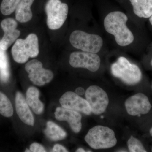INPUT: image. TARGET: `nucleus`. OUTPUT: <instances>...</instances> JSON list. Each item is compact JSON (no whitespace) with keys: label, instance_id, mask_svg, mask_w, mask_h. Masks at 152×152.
<instances>
[{"label":"nucleus","instance_id":"9d476101","mask_svg":"<svg viewBox=\"0 0 152 152\" xmlns=\"http://www.w3.org/2000/svg\"><path fill=\"white\" fill-rule=\"evenodd\" d=\"M125 106L128 113L133 116L146 115L151 111L152 107L148 96L140 93L127 99Z\"/></svg>","mask_w":152,"mask_h":152},{"label":"nucleus","instance_id":"c756f323","mask_svg":"<svg viewBox=\"0 0 152 152\" xmlns=\"http://www.w3.org/2000/svg\"><path fill=\"white\" fill-rule=\"evenodd\" d=\"M151 65L152 66V59L151 61Z\"/></svg>","mask_w":152,"mask_h":152},{"label":"nucleus","instance_id":"2eb2a0df","mask_svg":"<svg viewBox=\"0 0 152 152\" xmlns=\"http://www.w3.org/2000/svg\"><path fill=\"white\" fill-rule=\"evenodd\" d=\"M34 0H21L15 10L17 20L21 23L29 21L33 17L31 7Z\"/></svg>","mask_w":152,"mask_h":152},{"label":"nucleus","instance_id":"ddd939ff","mask_svg":"<svg viewBox=\"0 0 152 152\" xmlns=\"http://www.w3.org/2000/svg\"><path fill=\"white\" fill-rule=\"evenodd\" d=\"M55 117L59 121L68 122L72 130L79 133L82 129V115L78 112L64 107H58L55 113Z\"/></svg>","mask_w":152,"mask_h":152},{"label":"nucleus","instance_id":"4be33fe9","mask_svg":"<svg viewBox=\"0 0 152 152\" xmlns=\"http://www.w3.org/2000/svg\"><path fill=\"white\" fill-rule=\"evenodd\" d=\"M127 145L130 152H146L145 148L141 142L133 136H131L127 142Z\"/></svg>","mask_w":152,"mask_h":152},{"label":"nucleus","instance_id":"6e6552de","mask_svg":"<svg viewBox=\"0 0 152 152\" xmlns=\"http://www.w3.org/2000/svg\"><path fill=\"white\" fill-rule=\"evenodd\" d=\"M69 64L74 68H85L91 72H96L100 66L101 59L94 53L75 52L70 56Z\"/></svg>","mask_w":152,"mask_h":152},{"label":"nucleus","instance_id":"a211bd4d","mask_svg":"<svg viewBox=\"0 0 152 152\" xmlns=\"http://www.w3.org/2000/svg\"><path fill=\"white\" fill-rule=\"evenodd\" d=\"M44 132L48 138L55 141L62 140L67 136L66 133L64 130L51 121L47 123L46 129L44 131Z\"/></svg>","mask_w":152,"mask_h":152},{"label":"nucleus","instance_id":"f257e3e1","mask_svg":"<svg viewBox=\"0 0 152 152\" xmlns=\"http://www.w3.org/2000/svg\"><path fill=\"white\" fill-rule=\"evenodd\" d=\"M128 20L126 15L120 11L110 13L104 20L106 31L115 37L117 43L121 46L129 45L134 39L133 33L126 24Z\"/></svg>","mask_w":152,"mask_h":152},{"label":"nucleus","instance_id":"c85d7f7f","mask_svg":"<svg viewBox=\"0 0 152 152\" xmlns=\"http://www.w3.org/2000/svg\"><path fill=\"white\" fill-rule=\"evenodd\" d=\"M25 152H31V150H28V149H26V151H25Z\"/></svg>","mask_w":152,"mask_h":152},{"label":"nucleus","instance_id":"5701e85b","mask_svg":"<svg viewBox=\"0 0 152 152\" xmlns=\"http://www.w3.org/2000/svg\"><path fill=\"white\" fill-rule=\"evenodd\" d=\"M30 150L33 152H46L44 147L38 143H34L30 146Z\"/></svg>","mask_w":152,"mask_h":152},{"label":"nucleus","instance_id":"20e7f679","mask_svg":"<svg viewBox=\"0 0 152 152\" xmlns=\"http://www.w3.org/2000/svg\"><path fill=\"white\" fill-rule=\"evenodd\" d=\"M112 73L126 84L134 85L142 78L141 71L137 65L132 64L125 57L121 56L112 65Z\"/></svg>","mask_w":152,"mask_h":152},{"label":"nucleus","instance_id":"0eeeda50","mask_svg":"<svg viewBox=\"0 0 152 152\" xmlns=\"http://www.w3.org/2000/svg\"><path fill=\"white\" fill-rule=\"evenodd\" d=\"M85 96L93 113L100 115L105 111L109 100L107 94L103 89L97 86H91L86 91Z\"/></svg>","mask_w":152,"mask_h":152},{"label":"nucleus","instance_id":"f03ea898","mask_svg":"<svg viewBox=\"0 0 152 152\" xmlns=\"http://www.w3.org/2000/svg\"><path fill=\"white\" fill-rule=\"evenodd\" d=\"M85 140L92 148L95 150L113 148L117 143L114 131L102 126L91 128L85 137Z\"/></svg>","mask_w":152,"mask_h":152},{"label":"nucleus","instance_id":"f3484780","mask_svg":"<svg viewBox=\"0 0 152 152\" xmlns=\"http://www.w3.org/2000/svg\"><path fill=\"white\" fill-rule=\"evenodd\" d=\"M134 13L140 18H148L152 15V0H129Z\"/></svg>","mask_w":152,"mask_h":152},{"label":"nucleus","instance_id":"dca6fc26","mask_svg":"<svg viewBox=\"0 0 152 152\" xmlns=\"http://www.w3.org/2000/svg\"><path fill=\"white\" fill-rule=\"evenodd\" d=\"M40 92L35 87H30L26 92L27 102L37 115H40L44 111V104L39 99Z\"/></svg>","mask_w":152,"mask_h":152},{"label":"nucleus","instance_id":"39448f33","mask_svg":"<svg viewBox=\"0 0 152 152\" xmlns=\"http://www.w3.org/2000/svg\"><path fill=\"white\" fill-rule=\"evenodd\" d=\"M71 45L83 51L96 53L100 51L103 41L100 36L76 30L70 36Z\"/></svg>","mask_w":152,"mask_h":152},{"label":"nucleus","instance_id":"7ed1b4c3","mask_svg":"<svg viewBox=\"0 0 152 152\" xmlns=\"http://www.w3.org/2000/svg\"><path fill=\"white\" fill-rule=\"evenodd\" d=\"M39 52V40L34 34H30L25 39H17L12 49L13 58L19 64L26 62L30 57L37 56Z\"/></svg>","mask_w":152,"mask_h":152},{"label":"nucleus","instance_id":"b1692460","mask_svg":"<svg viewBox=\"0 0 152 152\" xmlns=\"http://www.w3.org/2000/svg\"><path fill=\"white\" fill-rule=\"evenodd\" d=\"M53 152H67V150L65 147L59 144L55 145L53 148Z\"/></svg>","mask_w":152,"mask_h":152},{"label":"nucleus","instance_id":"cd10ccee","mask_svg":"<svg viewBox=\"0 0 152 152\" xmlns=\"http://www.w3.org/2000/svg\"><path fill=\"white\" fill-rule=\"evenodd\" d=\"M150 135L152 137V127L151 128V129L150 130Z\"/></svg>","mask_w":152,"mask_h":152},{"label":"nucleus","instance_id":"9b49d317","mask_svg":"<svg viewBox=\"0 0 152 152\" xmlns=\"http://www.w3.org/2000/svg\"><path fill=\"white\" fill-rule=\"evenodd\" d=\"M60 103L63 107L80 112L86 115H90L92 113L86 100L73 92L64 93L60 98Z\"/></svg>","mask_w":152,"mask_h":152},{"label":"nucleus","instance_id":"bb28decb","mask_svg":"<svg viewBox=\"0 0 152 152\" xmlns=\"http://www.w3.org/2000/svg\"><path fill=\"white\" fill-rule=\"evenodd\" d=\"M149 21L150 23H151V24L152 26V15L150 18Z\"/></svg>","mask_w":152,"mask_h":152},{"label":"nucleus","instance_id":"393cba45","mask_svg":"<svg viewBox=\"0 0 152 152\" xmlns=\"http://www.w3.org/2000/svg\"><path fill=\"white\" fill-rule=\"evenodd\" d=\"M75 93L77 94L79 96H83L85 94V92L84 89L82 87H79L77 88L75 90Z\"/></svg>","mask_w":152,"mask_h":152},{"label":"nucleus","instance_id":"4468645a","mask_svg":"<svg viewBox=\"0 0 152 152\" xmlns=\"http://www.w3.org/2000/svg\"><path fill=\"white\" fill-rule=\"evenodd\" d=\"M15 107L20 119L26 124L34 126V118L26 100L21 93L18 92L15 97Z\"/></svg>","mask_w":152,"mask_h":152},{"label":"nucleus","instance_id":"1a4fd4ad","mask_svg":"<svg viewBox=\"0 0 152 152\" xmlns=\"http://www.w3.org/2000/svg\"><path fill=\"white\" fill-rule=\"evenodd\" d=\"M30 80L36 86H44L51 81L54 75L51 71L43 68V64L37 59L31 60L25 66Z\"/></svg>","mask_w":152,"mask_h":152},{"label":"nucleus","instance_id":"423d86ee","mask_svg":"<svg viewBox=\"0 0 152 152\" xmlns=\"http://www.w3.org/2000/svg\"><path fill=\"white\" fill-rule=\"evenodd\" d=\"M69 7L61 0H48L45 6L47 23L50 29L56 30L61 27L67 18Z\"/></svg>","mask_w":152,"mask_h":152},{"label":"nucleus","instance_id":"a878e982","mask_svg":"<svg viewBox=\"0 0 152 152\" xmlns=\"http://www.w3.org/2000/svg\"><path fill=\"white\" fill-rule=\"evenodd\" d=\"M76 152H86L85 150H84L82 148H80L78 149L77 150Z\"/></svg>","mask_w":152,"mask_h":152},{"label":"nucleus","instance_id":"6ab92c4d","mask_svg":"<svg viewBox=\"0 0 152 152\" xmlns=\"http://www.w3.org/2000/svg\"><path fill=\"white\" fill-rule=\"evenodd\" d=\"M13 108L11 101L6 95L0 91V114L9 118L13 115Z\"/></svg>","mask_w":152,"mask_h":152},{"label":"nucleus","instance_id":"412c9836","mask_svg":"<svg viewBox=\"0 0 152 152\" xmlns=\"http://www.w3.org/2000/svg\"><path fill=\"white\" fill-rule=\"evenodd\" d=\"M5 51L0 48V76L5 81L9 77L8 64Z\"/></svg>","mask_w":152,"mask_h":152},{"label":"nucleus","instance_id":"f8f14e48","mask_svg":"<svg viewBox=\"0 0 152 152\" xmlns=\"http://www.w3.org/2000/svg\"><path fill=\"white\" fill-rule=\"evenodd\" d=\"M1 26L4 34L0 41V48L3 50L6 51L17 40L20 35V31L17 29V22L11 18L4 19Z\"/></svg>","mask_w":152,"mask_h":152},{"label":"nucleus","instance_id":"aec40b11","mask_svg":"<svg viewBox=\"0 0 152 152\" xmlns=\"http://www.w3.org/2000/svg\"><path fill=\"white\" fill-rule=\"evenodd\" d=\"M21 0H3L1 4V12L4 15H9L15 11Z\"/></svg>","mask_w":152,"mask_h":152},{"label":"nucleus","instance_id":"7c9ffc66","mask_svg":"<svg viewBox=\"0 0 152 152\" xmlns=\"http://www.w3.org/2000/svg\"><path fill=\"white\" fill-rule=\"evenodd\" d=\"M151 151H152V149H151Z\"/></svg>","mask_w":152,"mask_h":152}]
</instances>
